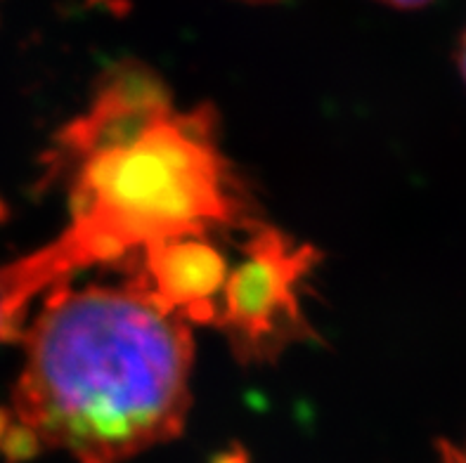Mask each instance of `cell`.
<instances>
[{"label": "cell", "instance_id": "cell-4", "mask_svg": "<svg viewBox=\"0 0 466 463\" xmlns=\"http://www.w3.org/2000/svg\"><path fill=\"white\" fill-rule=\"evenodd\" d=\"M228 277L230 265L213 237H180L142 251V272L136 282L166 312L185 322L216 327Z\"/></svg>", "mask_w": 466, "mask_h": 463}, {"label": "cell", "instance_id": "cell-2", "mask_svg": "<svg viewBox=\"0 0 466 463\" xmlns=\"http://www.w3.org/2000/svg\"><path fill=\"white\" fill-rule=\"evenodd\" d=\"M195 343L133 279L59 287L29 328L17 388L22 428L78 463H121L180 435Z\"/></svg>", "mask_w": 466, "mask_h": 463}, {"label": "cell", "instance_id": "cell-7", "mask_svg": "<svg viewBox=\"0 0 466 463\" xmlns=\"http://www.w3.org/2000/svg\"><path fill=\"white\" fill-rule=\"evenodd\" d=\"M381 3L393 7H402V10H414V7H424L426 3H431V0H381Z\"/></svg>", "mask_w": 466, "mask_h": 463}, {"label": "cell", "instance_id": "cell-9", "mask_svg": "<svg viewBox=\"0 0 466 463\" xmlns=\"http://www.w3.org/2000/svg\"><path fill=\"white\" fill-rule=\"evenodd\" d=\"M3 430H5V417L0 414V435H3Z\"/></svg>", "mask_w": 466, "mask_h": 463}, {"label": "cell", "instance_id": "cell-5", "mask_svg": "<svg viewBox=\"0 0 466 463\" xmlns=\"http://www.w3.org/2000/svg\"><path fill=\"white\" fill-rule=\"evenodd\" d=\"M441 458H443V463H466V440L443 442L441 445Z\"/></svg>", "mask_w": 466, "mask_h": 463}, {"label": "cell", "instance_id": "cell-6", "mask_svg": "<svg viewBox=\"0 0 466 463\" xmlns=\"http://www.w3.org/2000/svg\"><path fill=\"white\" fill-rule=\"evenodd\" d=\"M457 66H460V74L466 83V29L460 38V47H457Z\"/></svg>", "mask_w": 466, "mask_h": 463}, {"label": "cell", "instance_id": "cell-8", "mask_svg": "<svg viewBox=\"0 0 466 463\" xmlns=\"http://www.w3.org/2000/svg\"><path fill=\"white\" fill-rule=\"evenodd\" d=\"M223 463H247L244 461V457L239 452H235L232 457H223Z\"/></svg>", "mask_w": 466, "mask_h": 463}, {"label": "cell", "instance_id": "cell-1", "mask_svg": "<svg viewBox=\"0 0 466 463\" xmlns=\"http://www.w3.org/2000/svg\"><path fill=\"white\" fill-rule=\"evenodd\" d=\"M57 145L55 170L69 180L71 225L53 247L3 275V331L22 327L35 294L93 265L258 220L220 154L211 109L177 114L166 83L145 65L106 69L88 112Z\"/></svg>", "mask_w": 466, "mask_h": 463}, {"label": "cell", "instance_id": "cell-3", "mask_svg": "<svg viewBox=\"0 0 466 463\" xmlns=\"http://www.w3.org/2000/svg\"><path fill=\"white\" fill-rule=\"evenodd\" d=\"M247 235L244 263L225 282L216 327L230 338L239 362H272L284 347L310 336L299 291L318 253L260 220Z\"/></svg>", "mask_w": 466, "mask_h": 463}]
</instances>
